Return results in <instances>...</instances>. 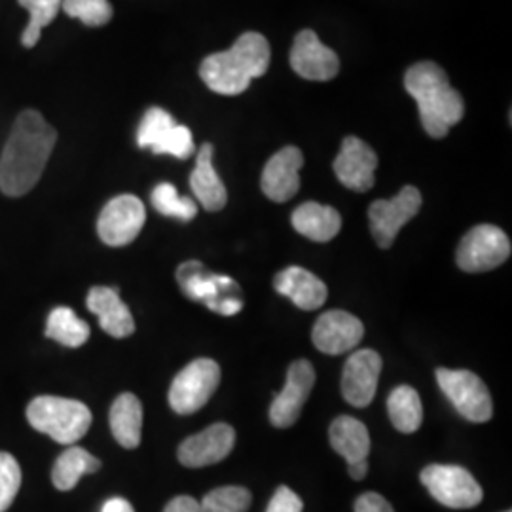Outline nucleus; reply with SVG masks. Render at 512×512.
Here are the masks:
<instances>
[{
	"label": "nucleus",
	"mask_w": 512,
	"mask_h": 512,
	"mask_svg": "<svg viewBox=\"0 0 512 512\" xmlns=\"http://www.w3.org/2000/svg\"><path fill=\"white\" fill-rule=\"evenodd\" d=\"M57 141L55 131L37 110H23L0 158V190L21 198L37 186Z\"/></svg>",
	"instance_id": "1"
},
{
	"label": "nucleus",
	"mask_w": 512,
	"mask_h": 512,
	"mask_svg": "<svg viewBox=\"0 0 512 512\" xmlns=\"http://www.w3.org/2000/svg\"><path fill=\"white\" fill-rule=\"evenodd\" d=\"M404 88L418 103L421 126L429 137H446L463 118V99L437 63L421 61L412 65L404 76Z\"/></svg>",
	"instance_id": "2"
},
{
	"label": "nucleus",
	"mask_w": 512,
	"mask_h": 512,
	"mask_svg": "<svg viewBox=\"0 0 512 512\" xmlns=\"http://www.w3.org/2000/svg\"><path fill=\"white\" fill-rule=\"evenodd\" d=\"M270 44L260 33H245L236 44L203 59L200 76L209 90L220 95H239L270 67Z\"/></svg>",
	"instance_id": "3"
},
{
	"label": "nucleus",
	"mask_w": 512,
	"mask_h": 512,
	"mask_svg": "<svg viewBox=\"0 0 512 512\" xmlns=\"http://www.w3.org/2000/svg\"><path fill=\"white\" fill-rule=\"evenodd\" d=\"M27 420L59 444H74L92 427V412L80 401L42 395L27 406Z\"/></svg>",
	"instance_id": "4"
},
{
	"label": "nucleus",
	"mask_w": 512,
	"mask_h": 512,
	"mask_svg": "<svg viewBox=\"0 0 512 512\" xmlns=\"http://www.w3.org/2000/svg\"><path fill=\"white\" fill-rule=\"evenodd\" d=\"M177 279L183 293L196 302H203L209 310L220 315H236L243 310V300L239 298V287L234 279L226 275L211 274L202 262L190 260L181 264Z\"/></svg>",
	"instance_id": "5"
},
{
	"label": "nucleus",
	"mask_w": 512,
	"mask_h": 512,
	"mask_svg": "<svg viewBox=\"0 0 512 512\" xmlns=\"http://www.w3.org/2000/svg\"><path fill=\"white\" fill-rule=\"evenodd\" d=\"M219 384L220 366L213 359H196L173 380L169 404L177 414L190 416L209 403Z\"/></svg>",
	"instance_id": "6"
},
{
	"label": "nucleus",
	"mask_w": 512,
	"mask_h": 512,
	"mask_svg": "<svg viewBox=\"0 0 512 512\" xmlns=\"http://www.w3.org/2000/svg\"><path fill=\"white\" fill-rule=\"evenodd\" d=\"M437 382L444 395L454 404V408L465 420L484 423L494 416L492 395L486 384L469 370H450L439 368Z\"/></svg>",
	"instance_id": "7"
},
{
	"label": "nucleus",
	"mask_w": 512,
	"mask_h": 512,
	"mask_svg": "<svg viewBox=\"0 0 512 512\" xmlns=\"http://www.w3.org/2000/svg\"><path fill=\"white\" fill-rule=\"evenodd\" d=\"M421 484L448 509H473L484 492L475 476L458 465H429L421 471Z\"/></svg>",
	"instance_id": "8"
},
{
	"label": "nucleus",
	"mask_w": 512,
	"mask_h": 512,
	"mask_svg": "<svg viewBox=\"0 0 512 512\" xmlns=\"http://www.w3.org/2000/svg\"><path fill=\"white\" fill-rule=\"evenodd\" d=\"M511 239L492 224H480L467 232L458 249V266L467 274L495 270L511 256Z\"/></svg>",
	"instance_id": "9"
},
{
	"label": "nucleus",
	"mask_w": 512,
	"mask_h": 512,
	"mask_svg": "<svg viewBox=\"0 0 512 512\" xmlns=\"http://www.w3.org/2000/svg\"><path fill=\"white\" fill-rule=\"evenodd\" d=\"M421 194L416 186H404L391 200H376L368 209L370 230L382 249H389L408 220L421 209Z\"/></svg>",
	"instance_id": "10"
},
{
	"label": "nucleus",
	"mask_w": 512,
	"mask_h": 512,
	"mask_svg": "<svg viewBox=\"0 0 512 512\" xmlns=\"http://www.w3.org/2000/svg\"><path fill=\"white\" fill-rule=\"evenodd\" d=\"M145 220L143 202L133 194H122L103 207L97 220V234L109 247H124L141 234Z\"/></svg>",
	"instance_id": "11"
},
{
	"label": "nucleus",
	"mask_w": 512,
	"mask_h": 512,
	"mask_svg": "<svg viewBox=\"0 0 512 512\" xmlns=\"http://www.w3.org/2000/svg\"><path fill=\"white\" fill-rule=\"evenodd\" d=\"M315 385V370L310 361H294L287 372V384L283 391L275 397L270 408V420L277 429L293 427L300 418L304 403L310 397L311 389Z\"/></svg>",
	"instance_id": "12"
},
{
	"label": "nucleus",
	"mask_w": 512,
	"mask_h": 512,
	"mask_svg": "<svg viewBox=\"0 0 512 512\" xmlns=\"http://www.w3.org/2000/svg\"><path fill=\"white\" fill-rule=\"evenodd\" d=\"M236 446V431L228 423H215L179 446V461L184 467L202 469L228 458Z\"/></svg>",
	"instance_id": "13"
},
{
	"label": "nucleus",
	"mask_w": 512,
	"mask_h": 512,
	"mask_svg": "<svg viewBox=\"0 0 512 512\" xmlns=\"http://www.w3.org/2000/svg\"><path fill=\"white\" fill-rule=\"evenodd\" d=\"M291 67L294 73L306 80L329 82L340 73V59L313 31L306 29L294 38Z\"/></svg>",
	"instance_id": "14"
},
{
	"label": "nucleus",
	"mask_w": 512,
	"mask_h": 512,
	"mask_svg": "<svg viewBox=\"0 0 512 512\" xmlns=\"http://www.w3.org/2000/svg\"><path fill=\"white\" fill-rule=\"evenodd\" d=\"M382 372V357L374 349H359L342 372V395L351 406L365 408L374 401Z\"/></svg>",
	"instance_id": "15"
},
{
	"label": "nucleus",
	"mask_w": 512,
	"mask_h": 512,
	"mask_svg": "<svg viewBox=\"0 0 512 512\" xmlns=\"http://www.w3.org/2000/svg\"><path fill=\"white\" fill-rule=\"evenodd\" d=\"M365 336L363 323L344 310H330L323 313L311 332L315 348L327 355H342L351 351Z\"/></svg>",
	"instance_id": "16"
},
{
	"label": "nucleus",
	"mask_w": 512,
	"mask_h": 512,
	"mask_svg": "<svg viewBox=\"0 0 512 512\" xmlns=\"http://www.w3.org/2000/svg\"><path fill=\"white\" fill-rule=\"evenodd\" d=\"M304 154L296 147L281 148L274 154L262 171L260 186L266 198L272 202H289L300 190V169Z\"/></svg>",
	"instance_id": "17"
},
{
	"label": "nucleus",
	"mask_w": 512,
	"mask_h": 512,
	"mask_svg": "<svg viewBox=\"0 0 512 512\" xmlns=\"http://www.w3.org/2000/svg\"><path fill=\"white\" fill-rule=\"evenodd\" d=\"M376 167V152L359 137H346L340 154L334 160V173L338 181L355 192H366L374 186Z\"/></svg>",
	"instance_id": "18"
},
{
	"label": "nucleus",
	"mask_w": 512,
	"mask_h": 512,
	"mask_svg": "<svg viewBox=\"0 0 512 512\" xmlns=\"http://www.w3.org/2000/svg\"><path fill=\"white\" fill-rule=\"evenodd\" d=\"M275 291L289 300H293L294 306L300 310H319L327 302V285L308 270L300 266L285 268L283 272L275 275Z\"/></svg>",
	"instance_id": "19"
},
{
	"label": "nucleus",
	"mask_w": 512,
	"mask_h": 512,
	"mask_svg": "<svg viewBox=\"0 0 512 512\" xmlns=\"http://www.w3.org/2000/svg\"><path fill=\"white\" fill-rule=\"evenodd\" d=\"M86 304L88 310L97 315L101 329L112 338H128L135 332L133 315L116 287H93Z\"/></svg>",
	"instance_id": "20"
},
{
	"label": "nucleus",
	"mask_w": 512,
	"mask_h": 512,
	"mask_svg": "<svg viewBox=\"0 0 512 512\" xmlns=\"http://www.w3.org/2000/svg\"><path fill=\"white\" fill-rule=\"evenodd\" d=\"M190 188L205 211H220L228 202L226 186L220 181L219 173L213 167V145L205 143L198 152L196 167L190 175Z\"/></svg>",
	"instance_id": "21"
},
{
	"label": "nucleus",
	"mask_w": 512,
	"mask_h": 512,
	"mask_svg": "<svg viewBox=\"0 0 512 512\" xmlns=\"http://www.w3.org/2000/svg\"><path fill=\"white\" fill-rule=\"evenodd\" d=\"M291 222L300 236L319 243H325L338 236L342 228V217L334 207L315 202L298 205Z\"/></svg>",
	"instance_id": "22"
},
{
	"label": "nucleus",
	"mask_w": 512,
	"mask_h": 512,
	"mask_svg": "<svg viewBox=\"0 0 512 512\" xmlns=\"http://www.w3.org/2000/svg\"><path fill=\"white\" fill-rule=\"evenodd\" d=\"M110 431L116 442L126 450H135L141 444L143 431V404L133 393H122L110 406Z\"/></svg>",
	"instance_id": "23"
},
{
	"label": "nucleus",
	"mask_w": 512,
	"mask_h": 512,
	"mask_svg": "<svg viewBox=\"0 0 512 512\" xmlns=\"http://www.w3.org/2000/svg\"><path fill=\"white\" fill-rule=\"evenodd\" d=\"M329 439L334 452L346 459L348 465L368 459L370 435L363 421L351 416L336 418L330 425Z\"/></svg>",
	"instance_id": "24"
},
{
	"label": "nucleus",
	"mask_w": 512,
	"mask_h": 512,
	"mask_svg": "<svg viewBox=\"0 0 512 512\" xmlns=\"http://www.w3.org/2000/svg\"><path fill=\"white\" fill-rule=\"evenodd\" d=\"M99 469H101L99 459L93 458L88 450L73 446L55 459L52 482L57 490L69 492L78 484L82 476L97 473Z\"/></svg>",
	"instance_id": "25"
},
{
	"label": "nucleus",
	"mask_w": 512,
	"mask_h": 512,
	"mask_svg": "<svg viewBox=\"0 0 512 512\" xmlns=\"http://www.w3.org/2000/svg\"><path fill=\"white\" fill-rule=\"evenodd\" d=\"M387 412L397 431L404 435L416 433L423 421V406L418 391L410 385H399L393 389L387 399Z\"/></svg>",
	"instance_id": "26"
},
{
	"label": "nucleus",
	"mask_w": 512,
	"mask_h": 512,
	"mask_svg": "<svg viewBox=\"0 0 512 512\" xmlns=\"http://www.w3.org/2000/svg\"><path fill=\"white\" fill-rule=\"evenodd\" d=\"M46 336L65 348H80L90 340V325L71 308L59 306L48 315Z\"/></svg>",
	"instance_id": "27"
},
{
	"label": "nucleus",
	"mask_w": 512,
	"mask_h": 512,
	"mask_svg": "<svg viewBox=\"0 0 512 512\" xmlns=\"http://www.w3.org/2000/svg\"><path fill=\"white\" fill-rule=\"evenodd\" d=\"M152 205L154 209L164 215V217H173V219L188 220L194 219L198 215V205L192 198H183L179 196L177 188L171 183L158 184L152 190Z\"/></svg>",
	"instance_id": "28"
},
{
	"label": "nucleus",
	"mask_w": 512,
	"mask_h": 512,
	"mask_svg": "<svg viewBox=\"0 0 512 512\" xmlns=\"http://www.w3.org/2000/svg\"><path fill=\"white\" fill-rule=\"evenodd\" d=\"M19 4L29 12V23L21 35V44L25 48H33L40 40L42 29L59 14L61 0H19Z\"/></svg>",
	"instance_id": "29"
},
{
	"label": "nucleus",
	"mask_w": 512,
	"mask_h": 512,
	"mask_svg": "<svg viewBox=\"0 0 512 512\" xmlns=\"http://www.w3.org/2000/svg\"><path fill=\"white\" fill-rule=\"evenodd\" d=\"M253 495L241 486H224L203 497L202 512H247Z\"/></svg>",
	"instance_id": "30"
},
{
	"label": "nucleus",
	"mask_w": 512,
	"mask_h": 512,
	"mask_svg": "<svg viewBox=\"0 0 512 512\" xmlns=\"http://www.w3.org/2000/svg\"><path fill=\"white\" fill-rule=\"evenodd\" d=\"M61 8L69 18L80 19L88 27H103L112 19L109 0H61Z\"/></svg>",
	"instance_id": "31"
},
{
	"label": "nucleus",
	"mask_w": 512,
	"mask_h": 512,
	"mask_svg": "<svg viewBox=\"0 0 512 512\" xmlns=\"http://www.w3.org/2000/svg\"><path fill=\"white\" fill-rule=\"evenodd\" d=\"M175 124V118L167 110L160 107L148 109L137 131V145L139 148L154 147Z\"/></svg>",
	"instance_id": "32"
},
{
	"label": "nucleus",
	"mask_w": 512,
	"mask_h": 512,
	"mask_svg": "<svg viewBox=\"0 0 512 512\" xmlns=\"http://www.w3.org/2000/svg\"><path fill=\"white\" fill-rule=\"evenodd\" d=\"M150 150L154 154H158V156L169 154V156H175L179 160H186V158H190L194 154L196 145H194L192 131L186 128V126L175 124Z\"/></svg>",
	"instance_id": "33"
},
{
	"label": "nucleus",
	"mask_w": 512,
	"mask_h": 512,
	"mask_svg": "<svg viewBox=\"0 0 512 512\" xmlns=\"http://www.w3.org/2000/svg\"><path fill=\"white\" fill-rule=\"evenodd\" d=\"M21 486V469L16 458L8 452H0V512H6Z\"/></svg>",
	"instance_id": "34"
},
{
	"label": "nucleus",
	"mask_w": 512,
	"mask_h": 512,
	"mask_svg": "<svg viewBox=\"0 0 512 512\" xmlns=\"http://www.w3.org/2000/svg\"><path fill=\"white\" fill-rule=\"evenodd\" d=\"M304 511V503L298 495L294 494L291 488L281 486L277 488L270 505L266 512H302Z\"/></svg>",
	"instance_id": "35"
},
{
	"label": "nucleus",
	"mask_w": 512,
	"mask_h": 512,
	"mask_svg": "<svg viewBox=\"0 0 512 512\" xmlns=\"http://www.w3.org/2000/svg\"><path fill=\"white\" fill-rule=\"evenodd\" d=\"M355 512H395L389 501L380 494L368 492L355 501Z\"/></svg>",
	"instance_id": "36"
},
{
	"label": "nucleus",
	"mask_w": 512,
	"mask_h": 512,
	"mask_svg": "<svg viewBox=\"0 0 512 512\" xmlns=\"http://www.w3.org/2000/svg\"><path fill=\"white\" fill-rule=\"evenodd\" d=\"M164 512H202L200 501L190 495H179L167 503Z\"/></svg>",
	"instance_id": "37"
},
{
	"label": "nucleus",
	"mask_w": 512,
	"mask_h": 512,
	"mask_svg": "<svg viewBox=\"0 0 512 512\" xmlns=\"http://www.w3.org/2000/svg\"><path fill=\"white\" fill-rule=\"evenodd\" d=\"M101 512H135L131 503L122 499V497H112L105 505H103V511Z\"/></svg>",
	"instance_id": "38"
},
{
	"label": "nucleus",
	"mask_w": 512,
	"mask_h": 512,
	"mask_svg": "<svg viewBox=\"0 0 512 512\" xmlns=\"http://www.w3.org/2000/svg\"><path fill=\"white\" fill-rule=\"evenodd\" d=\"M348 471L353 480H363L366 473H368V459L359 461V463H351V465H348Z\"/></svg>",
	"instance_id": "39"
},
{
	"label": "nucleus",
	"mask_w": 512,
	"mask_h": 512,
	"mask_svg": "<svg viewBox=\"0 0 512 512\" xmlns=\"http://www.w3.org/2000/svg\"><path fill=\"white\" fill-rule=\"evenodd\" d=\"M507 512H511V511H507Z\"/></svg>",
	"instance_id": "40"
}]
</instances>
